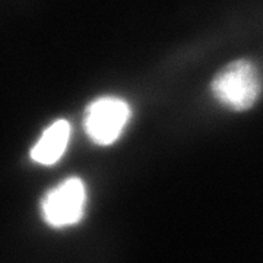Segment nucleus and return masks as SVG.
Instances as JSON below:
<instances>
[{"mask_svg":"<svg viewBox=\"0 0 263 263\" xmlns=\"http://www.w3.org/2000/svg\"><path fill=\"white\" fill-rule=\"evenodd\" d=\"M211 91L224 107L246 111L253 107L262 92V78L249 60H235L226 66L211 84Z\"/></svg>","mask_w":263,"mask_h":263,"instance_id":"nucleus-1","label":"nucleus"},{"mask_svg":"<svg viewBox=\"0 0 263 263\" xmlns=\"http://www.w3.org/2000/svg\"><path fill=\"white\" fill-rule=\"evenodd\" d=\"M130 105L117 97H101L89 104L85 116V130L97 145L117 141L130 120Z\"/></svg>","mask_w":263,"mask_h":263,"instance_id":"nucleus-2","label":"nucleus"},{"mask_svg":"<svg viewBox=\"0 0 263 263\" xmlns=\"http://www.w3.org/2000/svg\"><path fill=\"white\" fill-rule=\"evenodd\" d=\"M85 205L86 190L84 181L72 177L46 195L43 200V215L50 226L56 228L75 226L84 216Z\"/></svg>","mask_w":263,"mask_h":263,"instance_id":"nucleus-3","label":"nucleus"},{"mask_svg":"<svg viewBox=\"0 0 263 263\" xmlns=\"http://www.w3.org/2000/svg\"><path fill=\"white\" fill-rule=\"evenodd\" d=\"M70 138V124L57 120L48 126L31 151V158L43 165H53L65 154Z\"/></svg>","mask_w":263,"mask_h":263,"instance_id":"nucleus-4","label":"nucleus"}]
</instances>
